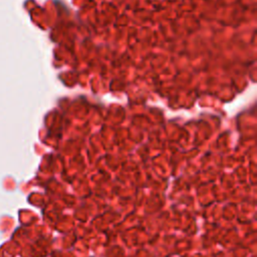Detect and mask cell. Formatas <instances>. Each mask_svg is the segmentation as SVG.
I'll return each instance as SVG.
<instances>
[]
</instances>
